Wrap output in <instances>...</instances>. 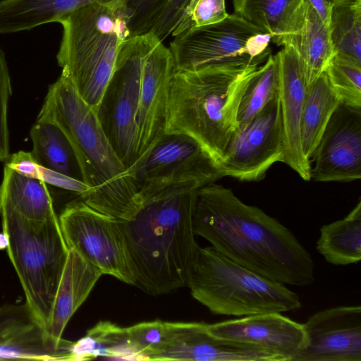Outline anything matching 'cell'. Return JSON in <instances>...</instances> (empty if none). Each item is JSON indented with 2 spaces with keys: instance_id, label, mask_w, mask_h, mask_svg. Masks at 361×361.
Masks as SVG:
<instances>
[{
  "instance_id": "29",
  "label": "cell",
  "mask_w": 361,
  "mask_h": 361,
  "mask_svg": "<svg viewBox=\"0 0 361 361\" xmlns=\"http://www.w3.org/2000/svg\"><path fill=\"white\" fill-rule=\"evenodd\" d=\"M324 72L341 103L361 108V63L335 52Z\"/></svg>"
},
{
  "instance_id": "9",
  "label": "cell",
  "mask_w": 361,
  "mask_h": 361,
  "mask_svg": "<svg viewBox=\"0 0 361 361\" xmlns=\"http://www.w3.org/2000/svg\"><path fill=\"white\" fill-rule=\"evenodd\" d=\"M139 202L166 190L196 189L223 178L219 165L192 138L164 133L128 169Z\"/></svg>"
},
{
  "instance_id": "17",
  "label": "cell",
  "mask_w": 361,
  "mask_h": 361,
  "mask_svg": "<svg viewBox=\"0 0 361 361\" xmlns=\"http://www.w3.org/2000/svg\"><path fill=\"white\" fill-rule=\"evenodd\" d=\"M218 338L263 348L293 361L307 342L303 324L280 312H269L226 320L207 326Z\"/></svg>"
},
{
  "instance_id": "34",
  "label": "cell",
  "mask_w": 361,
  "mask_h": 361,
  "mask_svg": "<svg viewBox=\"0 0 361 361\" xmlns=\"http://www.w3.org/2000/svg\"><path fill=\"white\" fill-rule=\"evenodd\" d=\"M39 180L46 184H50L55 187L73 192L80 197L88 192L90 186L85 182L71 178L61 173L40 166Z\"/></svg>"
},
{
  "instance_id": "38",
  "label": "cell",
  "mask_w": 361,
  "mask_h": 361,
  "mask_svg": "<svg viewBox=\"0 0 361 361\" xmlns=\"http://www.w3.org/2000/svg\"><path fill=\"white\" fill-rule=\"evenodd\" d=\"M328 1L334 6V5L347 4V3L353 2L356 0H328Z\"/></svg>"
},
{
  "instance_id": "11",
  "label": "cell",
  "mask_w": 361,
  "mask_h": 361,
  "mask_svg": "<svg viewBox=\"0 0 361 361\" xmlns=\"http://www.w3.org/2000/svg\"><path fill=\"white\" fill-rule=\"evenodd\" d=\"M59 219L68 249L78 252L102 274L136 285V278L119 221L82 200L69 202Z\"/></svg>"
},
{
  "instance_id": "18",
  "label": "cell",
  "mask_w": 361,
  "mask_h": 361,
  "mask_svg": "<svg viewBox=\"0 0 361 361\" xmlns=\"http://www.w3.org/2000/svg\"><path fill=\"white\" fill-rule=\"evenodd\" d=\"M279 68V92L283 131V162L305 180H310V162L302 147L300 124L306 86L300 61L285 46L276 54Z\"/></svg>"
},
{
  "instance_id": "7",
  "label": "cell",
  "mask_w": 361,
  "mask_h": 361,
  "mask_svg": "<svg viewBox=\"0 0 361 361\" xmlns=\"http://www.w3.org/2000/svg\"><path fill=\"white\" fill-rule=\"evenodd\" d=\"M3 232L8 238V257L24 290L34 322L47 325L68 255L59 219L32 221L0 207Z\"/></svg>"
},
{
  "instance_id": "2",
  "label": "cell",
  "mask_w": 361,
  "mask_h": 361,
  "mask_svg": "<svg viewBox=\"0 0 361 361\" xmlns=\"http://www.w3.org/2000/svg\"><path fill=\"white\" fill-rule=\"evenodd\" d=\"M197 190L174 189L147 197L129 219L118 220L135 286L148 294L187 286L200 247L193 228Z\"/></svg>"
},
{
  "instance_id": "21",
  "label": "cell",
  "mask_w": 361,
  "mask_h": 361,
  "mask_svg": "<svg viewBox=\"0 0 361 361\" xmlns=\"http://www.w3.org/2000/svg\"><path fill=\"white\" fill-rule=\"evenodd\" d=\"M286 46L292 47L298 57L306 87L324 72L335 53L329 26L321 20L307 0L303 25Z\"/></svg>"
},
{
  "instance_id": "22",
  "label": "cell",
  "mask_w": 361,
  "mask_h": 361,
  "mask_svg": "<svg viewBox=\"0 0 361 361\" xmlns=\"http://www.w3.org/2000/svg\"><path fill=\"white\" fill-rule=\"evenodd\" d=\"M0 207L32 221H44L56 214L44 182L22 176L6 165L0 185Z\"/></svg>"
},
{
  "instance_id": "36",
  "label": "cell",
  "mask_w": 361,
  "mask_h": 361,
  "mask_svg": "<svg viewBox=\"0 0 361 361\" xmlns=\"http://www.w3.org/2000/svg\"><path fill=\"white\" fill-rule=\"evenodd\" d=\"M321 20L329 26L333 5L328 0H307Z\"/></svg>"
},
{
  "instance_id": "25",
  "label": "cell",
  "mask_w": 361,
  "mask_h": 361,
  "mask_svg": "<svg viewBox=\"0 0 361 361\" xmlns=\"http://www.w3.org/2000/svg\"><path fill=\"white\" fill-rule=\"evenodd\" d=\"M341 103L325 72L306 87L300 124L303 153L309 160L334 111Z\"/></svg>"
},
{
  "instance_id": "30",
  "label": "cell",
  "mask_w": 361,
  "mask_h": 361,
  "mask_svg": "<svg viewBox=\"0 0 361 361\" xmlns=\"http://www.w3.org/2000/svg\"><path fill=\"white\" fill-rule=\"evenodd\" d=\"M128 339L145 361L162 347L169 333V322L154 320L126 327Z\"/></svg>"
},
{
  "instance_id": "12",
  "label": "cell",
  "mask_w": 361,
  "mask_h": 361,
  "mask_svg": "<svg viewBox=\"0 0 361 361\" xmlns=\"http://www.w3.org/2000/svg\"><path fill=\"white\" fill-rule=\"evenodd\" d=\"M284 145L279 94L230 140L219 164L223 177L259 181L276 162H283Z\"/></svg>"
},
{
  "instance_id": "3",
  "label": "cell",
  "mask_w": 361,
  "mask_h": 361,
  "mask_svg": "<svg viewBox=\"0 0 361 361\" xmlns=\"http://www.w3.org/2000/svg\"><path fill=\"white\" fill-rule=\"evenodd\" d=\"M37 121L56 125L69 140L82 181L90 188L80 199L119 221L130 219L140 205L133 176L111 146L97 113L64 73L49 86Z\"/></svg>"
},
{
  "instance_id": "35",
  "label": "cell",
  "mask_w": 361,
  "mask_h": 361,
  "mask_svg": "<svg viewBox=\"0 0 361 361\" xmlns=\"http://www.w3.org/2000/svg\"><path fill=\"white\" fill-rule=\"evenodd\" d=\"M6 166L22 176L39 180L41 165L31 152L19 151L13 154Z\"/></svg>"
},
{
  "instance_id": "4",
  "label": "cell",
  "mask_w": 361,
  "mask_h": 361,
  "mask_svg": "<svg viewBox=\"0 0 361 361\" xmlns=\"http://www.w3.org/2000/svg\"><path fill=\"white\" fill-rule=\"evenodd\" d=\"M255 65L176 71L164 133L195 140L219 165L238 128L242 96Z\"/></svg>"
},
{
  "instance_id": "15",
  "label": "cell",
  "mask_w": 361,
  "mask_h": 361,
  "mask_svg": "<svg viewBox=\"0 0 361 361\" xmlns=\"http://www.w3.org/2000/svg\"><path fill=\"white\" fill-rule=\"evenodd\" d=\"M303 324L307 342L293 361H361V307L319 311Z\"/></svg>"
},
{
  "instance_id": "6",
  "label": "cell",
  "mask_w": 361,
  "mask_h": 361,
  "mask_svg": "<svg viewBox=\"0 0 361 361\" xmlns=\"http://www.w3.org/2000/svg\"><path fill=\"white\" fill-rule=\"evenodd\" d=\"M187 286L214 314L245 317L302 307L299 296L285 284L235 263L212 246L199 247Z\"/></svg>"
},
{
  "instance_id": "32",
  "label": "cell",
  "mask_w": 361,
  "mask_h": 361,
  "mask_svg": "<svg viewBox=\"0 0 361 361\" xmlns=\"http://www.w3.org/2000/svg\"><path fill=\"white\" fill-rule=\"evenodd\" d=\"M228 15L226 11L225 0H197L175 36L192 27L219 23L224 20Z\"/></svg>"
},
{
  "instance_id": "37",
  "label": "cell",
  "mask_w": 361,
  "mask_h": 361,
  "mask_svg": "<svg viewBox=\"0 0 361 361\" xmlns=\"http://www.w3.org/2000/svg\"><path fill=\"white\" fill-rule=\"evenodd\" d=\"M8 245V238L7 235L2 232L0 233V250L7 248Z\"/></svg>"
},
{
  "instance_id": "13",
  "label": "cell",
  "mask_w": 361,
  "mask_h": 361,
  "mask_svg": "<svg viewBox=\"0 0 361 361\" xmlns=\"http://www.w3.org/2000/svg\"><path fill=\"white\" fill-rule=\"evenodd\" d=\"M309 161L314 181L361 178V108L338 104Z\"/></svg>"
},
{
  "instance_id": "28",
  "label": "cell",
  "mask_w": 361,
  "mask_h": 361,
  "mask_svg": "<svg viewBox=\"0 0 361 361\" xmlns=\"http://www.w3.org/2000/svg\"><path fill=\"white\" fill-rule=\"evenodd\" d=\"M329 31L334 52L361 63V0L334 5Z\"/></svg>"
},
{
  "instance_id": "26",
  "label": "cell",
  "mask_w": 361,
  "mask_h": 361,
  "mask_svg": "<svg viewBox=\"0 0 361 361\" xmlns=\"http://www.w3.org/2000/svg\"><path fill=\"white\" fill-rule=\"evenodd\" d=\"M30 136L32 142L31 153L39 165L82 181L74 150L56 125L36 121Z\"/></svg>"
},
{
  "instance_id": "23",
  "label": "cell",
  "mask_w": 361,
  "mask_h": 361,
  "mask_svg": "<svg viewBox=\"0 0 361 361\" xmlns=\"http://www.w3.org/2000/svg\"><path fill=\"white\" fill-rule=\"evenodd\" d=\"M317 251L335 266L356 264L361 259V201L342 219L320 228Z\"/></svg>"
},
{
  "instance_id": "8",
  "label": "cell",
  "mask_w": 361,
  "mask_h": 361,
  "mask_svg": "<svg viewBox=\"0 0 361 361\" xmlns=\"http://www.w3.org/2000/svg\"><path fill=\"white\" fill-rule=\"evenodd\" d=\"M271 36L236 14L211 25L192 27L169 44L176 71L208 67L258 66L270 55Z\"/></svg>"
},
{
  "instance_id": "10",
  "label": "cell",
  "mask_w": 361,
  "mask_h": 361,
  "mask_svg": "<svg viewBox=\"0 0 361 361\" xmlns=\"http://www.w3.org/2000/svg\"><path fill=\"white\" fill-rule=\"evenodd\" d=\"M148 38L149 32L125 42L97 111L106 137L128 169L138 157L136 114Z\"/></svg>"
},
{
  "instance_id": "5",
  "label": "cell",
  "mask_w": 361,
  "mask_h": 361,
  "mask_svg": "<svg viewBox=\"0 0 361 361\" xmlns=\"http://www.w3.org/2000/svg\"><path fill=\"white\" fill-rule=\"evenodd\" d=\"M136 17L128 0H112L85 5L59 21L63 35L57 62L96 113Z\"/></svg>"
},
{
  "instance_id": "27",
  "label": "cell",
  "mask_w": 361,
  "mask_h": 361,
  "mask_svg": "<svg viewBox=\"0 0 361 361\" xmlns=\"http://www.w3.org/2000/svg\"><path fill=\"white\" fill-rule=\"evenodd\" d=\"M279 92V68L276 55H269L265 63L250 77L238 112V129L244 128Z\"/></svg>"
},
{
  "instance_id": "16",
  "label": "cell",
  "mask_w": 361,
  "mask_h": 361,
  "mask_svg": "<svg viewBox=\"0 0 361 361\" xmlns=\"http://www.w3.org/2000/svg\"><path fill=\"white\" fill-rule=\"evenodd\" d=\"M162 347L151 360L281 361L259 347L218 338L204 322H170Z\"/></svg>"
},
{
  "instance_id": "14",
  "label": "cell",
  "mask_w": 361,
  "mask_h": 361,
  "mask_svg": "<svg viewBox=\"0 0 361 361\" xmlns=\"http://www.w3.org/2000/svg\"><path fill=\"white\" fill-rule=\"evenodd\" d=\"M175 72L169 48L149 32L136 114L139 135L137 159L164 133L169 90Z\"/></svg>"
},
{
  "instance_id": "19",
  "label": "cell",
  "mask_w": 361,
  "mask_h": 361,
  "mask_svg": "<svg viewBox=\"0 0 361 361\" xmlns=\"http://www.w3.org/2000/svg\"><path fill=\"white\" fill-rule=\"evenodd\" d=\"M102 275L97 267L69 249L50 314L43 329L45 340L56 350L64 353L67 360L72 342L61 338L63 331Z\"/></svg>"
},
{
  "instance_id": "24",
  "label": "cell",
  "mask_w": 361,
  "mask_h": 361,
  "mask_svg": "<svg viewBox=\"0 0 361 361\" xmlns=\"http://www.w3.org/2000/svg\"><path fill=\"white\" fill-rule=\"evenodd\" d=\"M97 357L120 360H145L128 341L126 327L100 321L85 336L71 343L68 360Z\"/></svg>"
},
{
  "instance_id": "1",
  "label": "cell",
  "mask_w": 361,
  "mask_h": 361,
  "mask_svg": "<svg viewBox=\"0 0 361 361\" xmlns=\"http://www.w3.org/2000/svg\"><path fill=\"white\" fill-rule=\"evenodd\" d=\"M193 228L223 255L271 281L295 286L314 281L312 257L293 232L221 185L197 190Z\"/></svg>"
},
{
  "instance_id": "31",
  "label": "cell",
  "mask_w": 361,
  "mask_h": 361,
  "mask_svg": "<svg viewBox=\"0 0 361 361\" xmlns=\"http://www.w3.org/2000/svg\"><path fill=\"white\" fill-rule=\"evenodd\" d=\"M196 1L168 0L149 32L162 42L169 36L174 37Z\"/></svg>"
},
{
  "instance_id": "33",
  "label": "cell",
  "mask_w": 361,
  "mask_h": 361,
  "mask_svg": "<svg viewBox=\"0 0 361 361\" xmlns=\"http://www.w3.org/2000/svg\"><path fill=\"white\" fill-rule=\"evenodd\" d=\"M11 94L10 75L4 53L0 48V161H6L10 156L8 104Z\"/></svg>"
},
{
  "instance_id": "20",
  "label": "cell",
  "mask_w": 361,
  "mask_h": 361,
  "mask_svg": "<svg viewBox=\"0 0 361 361\" xmlns=\"http://www.w3.org/2000/svg\"><path fill=\"white\" fill-rule=\"evenodd\" d=\"M234 13L286 46L302 27L306 0H233Z\"/></svg>"
}]
</instances>
